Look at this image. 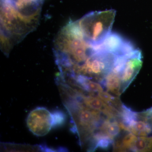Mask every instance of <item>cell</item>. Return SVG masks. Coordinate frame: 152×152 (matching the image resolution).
<instances>
[{
    "label": "cell",
    "mask_w": 152,
    "mask_h": 152,
    "mask_svg": "<svg viewBox=\"0 0 152 152\" xmlns=\"http://www.w3.org/2000/svg\"><path fill=\"white\" fill-rule=\"evenodd\" d=\"M125 129L137 136H148L152 133V129L142 112L137 113V118L128 124Z\"/></svg>",
    "instance_id": "8"
},
{
    "label": "cell",
    "mask_w": 152,
    "mask_h": 152,
    "mask_svg": "<svg viewBox=\"0 0 152 152\" xmlns=\"http://www.w3.org/2000/svg\"><path fill=\"white\" fill-rule=\"evenodd\" d=\"M53 116V128L61 127L65 124L66 115L61 110H56L52 113Z\"/></svg>",
    "instance_id": "11"
},
{
    "label": "cell",
    "mask_w": 152,
    "mask_h": 152,
    "mask_svg": "<svg viewBox=\"0 0 152 152\" xmlns=\"http://www.w3.org/2000/svg\"><path fill=\"white\" fill-rule=\"evenodd\" d=\"M92 45L95 52L110 53L116 56H126L137 49L130 41L119 34L112 32L101 43Z\"/></svg>",
    "instance_id": "5"
},
{
    "label": "cell",
    "mask_w": 152,
    "mask_h": 152,
    "mask_svg": "<svg viewBox=\"0 0 152 152\" xmlns=\"http://www.w3.org/2000/svg\"><path fill=\"white\" fill-rule=\"evenodd\" d=\"M142 56L139 49L127 55L126 59L121 73V92L127 88L140 72L142 65Z\"/></svg>",
    "instance_id": "7"
},
{
    "label": "cell",
    "mask_w": 152,
    "mask_h": 152,
    "mask_svg": "<svg viewBox=\"0 0 152 152\" xmlns=\"http://www.w3.org/2000/svg\"><path fill=\"white\" fill-rule=\"evenodd\" d=\"M29 130L35 135H46L53 128L52 113L43 107H38L30 112L27 118Z\"/></svg>",
    "instance_id": "6"
},
{
    "label": "cell",
    "mask_w": 152,
    "mask_h": 152,
    "mask_svg": "<svg viewBox=\"0 0 152 152\" xmlns=\"http://www.w3.org/2000/svg\"><path fill=\"white\" fill-rule=\"evenodd\" d=\"M145 113L148 121L151 125L152 129V107L146 110Z\"/></svg>",
    "instance_id": "12"
},
{
    "label": "cell",
    "mask_w": 152,
    "mask_h": 152,
    "mask_svg": "<svg viewBox=\"0 0 152 152\" xmlns=\"http://www.w3.org/2000/svg\"><path fill=\"white\" fill-rule=\"evenodd\" d=\"M101 84L106 87L107 91L119 97L121 95V82L119 73L113 70L107 74Z\"/></svg>",
    "instance_id": "9"
},
{
    "label": "cell",
    "mask_w": 152,
    "mask_h": 152,
    "mask_svg": "<svg viewBox=\"0 0 152 152\" xmlns=\"http://www.w3.org/2000/svg\"><path fill=\"white\" fill-rule=\"evenodd\" d=\"M45 0H1V46L6 55L37 26Z\"/></svg>",
    "instance_id": "1"
},
{
    "label": "cell",
    "mask_w": 152,
    "mask_h": 152,
    "mask_svg": "<svg viewBox=\"0 0 152 152\" xmlns=\"http://www.w3.org/2000/svg\"><path fill=\"white\" fill-rule=\"evenodd\" d=\"M116 13L114 10L95 11L77 20L85 40L92 45L101 43L111 32Z\"/></svg>",
    "instance_id": "3"
},
{
    "label": "cell",
    "mask_w": 152,
    "mask_h": 152,
    "mask_svg": "<svg viewBox=\"0 0 152 152\" xmlns=\"http://www.w3.org/2000/svg\"><path fill=\"white\" fill-rule=\"evenodd\" d=\"M66 107L72 117L73 132L78 134L81 143L91 140L106 119L110 118L102 112L88 107L74 98L66 101Z\"/></svg>",
    "instance_id": "2"
},
{
    "label": "cell",
    "mask_w": 152,
    "mask_h": 152,
    "mask_svg": "<svg viewBox=\"0 0 152 152\" xmlns=\"http://www.w3.org/2000/svg\"><path fill=\"white\" fill-rule=\"evenodd\" d=\"M117 57L110 53L96 52L83 65L73 69L69 74L87 76L101 83L113 67Z\"/></svg>",
    "instance_id": "4"
},
{
    "label": "cell",
    "mask_w": 152,
    "mask_h": 152,
    "mask_svg": "<svg viewBox=\"0 0 152 152\" xmlns=\"http://www.w3.org/2000/svg\"><path fill=\"white\" fill-rule=\"evenodd\" d=\"M129 151L152 152V136H136L131 145Z\"/></svg>",
    "instance_id": "10"
}]
</instances>
